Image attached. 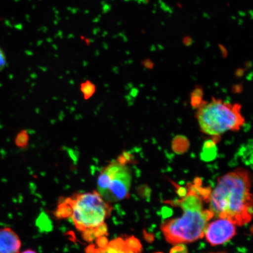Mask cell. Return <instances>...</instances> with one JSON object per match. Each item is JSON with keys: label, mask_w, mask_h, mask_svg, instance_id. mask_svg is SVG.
Instances as JSON below:
<instances>
[{"label": "cell", "mask_w": 253, "mask_h": 253, "mask_svg": "<svg viewBox=\"0 0 253 253\" xmlns=\"http://www.w3.org/2000/svg\"><path fill=\"white\" fill-rule=\"evenodd\" d=\"M132 176L125 164L113 161L103 168L97 179V192L109 203L124 200L130 191Z\"/></svg>", "instance_id": "cell-5"}, {"label": "cell", "mask_w": 253, "mask_h": 253, "mask_svg": "<svg viewBox=\"0 0 253 253\" xmlns=\"http://www.w3.org/2000/svg\"><path fill=\"white\" fill-rule=\"evenodd\" d=\"M236 234L235 224L228 220L219 219L208 223L204 236L211 246L224 244L232 239Z\"/></svg>", "instance_id": "cell-6"}, {"label": "cell", "mask_w": 253, "mask_h": 253, "mask_svg": "<svg viewBox=\"0 0 253 253\" xmlns=\"http://www.w3.org/2000/svg\"><path fill=\"white\" fill-rule=\"evenodd\" d=\"M96 90V86L90 81H85L81 84V91L85 100L90 99Z\"/></svg>", "instance_id": "cell-8"}, {"label": "cell", "mask_w": 253, "mask_h": 253, "mask_svg": "<svg viewBox=\"0 0 253 253\" xmlns=\"http://www.w3.org/2000/svg\"><path fill=\"white\" fill-rule=\"evenodd\" d=\"M21 253H37L34 251H32V250H27V251H25Z\"/></svg>", "instance_id": "cell-12"}, {"label": "cell", "mask_w": 253, "mask_h": 253, "mask_svg": "<svg viewBox=\"0 0 253 253\" xmlns=\"http://www.w3.org/2000/svg\"><path fill=\"white\" fill-rule=\"evenodd\" d=\"M211 189L202 186L201 180L189 184L188 192L178 201L183 212L181 217L168 220L161 225L167 241L173 245L186 244L204 237L209 221L214 217L210 209L204 208L209 202Z\"/></svg>", "instance_id": "cell-2"}, {"label": "cell", "mask_w": 253, "mask_h": 253, "mask_svg": "<svg viewBox=\"0 0 253 253\" xmlns=\"http://www.w3.org/2000/svg\"><path fill=\"white\" fill-rule=\"evenodd\" d=\"M251 189L248 170L237 169L224 174L211 192L209 209L218 219L228 220L236 226L245 225L253 216Z\"/></svg>", "instance_id": "cell-1"}, {"label": "cell", "mask_w": 253, "mask_h": 253, "mask_svg": "<svg viewBox=\"0 0 253 253\" xmlns=\"http://www.w3.org/2000/svg\"><path fill=\"white\" fill-rule=\"evenodd\" d=\"M241 110L238 103L213 98L210 102L201 104L197 110L199 128L205 134L215 137L228 131H239L245 123Z\"/></svg>", "instance_id": "cell-4"}, {"label": "cell", "mask_w": 253, "mask_h": 253, "mask_svg": "<svg viewBox=\"0 0 253 253\" xmlns=\"http://www.w3.org/2000/svg\"><path fill=\"white\" fill-rule=\"evenodd\" d=\"M112 207L97 191L79 193L62 201L56 210V216L69 217L88 242L105 235V223Z\"/></svg>", "instance_id": "cell-3"}, {"label": "cell", "mask_w": 253, "mask_h": 253, "mask_svg": "<svg viewBox=\"0 0 253 253\" xmlns=\"http://www.w3.org/2000/svg\"><path fill=\"white\" fill-rule=\"evenodd\" d=\"M30 140V136L28 134L27 131L21 130L19 132L15 138V144L16 146L18 148H26L28 145V142Z\"/></svg>", "instance_id": "cell-10"}, {"label": "cell", "mask_w": 253, "mask_h": 253, "mask_svg": "<svg viewBox=\"0 0 253 253\" xmlns=\"http://www.w3.org/2000/svg\"><path fill=\"white\" fill-rule=\"evenodd\" d=\"M6 65H7V58L4 50L0 47V72L5 68Z\"/></svg>", "instance_id": "cell-11"}, {"label": "cell", "mask_w": 253, "mask_h": 253, "mask_svg": "<svg viewBox=\"0 0 253 253\" xmlns=\"http://www.w3.org/2000/svg\"></svg>", "instance_id": "cell-13"}, {"label": "cell", "mask_w": 253, "mask_h": 253, "mask_svg": "<svg viewBox=\"0 0 253 253\" xmlns=\"http://www.w3.org/2000/svg\"><path fill=\"white\" fill-rule=\"evenodd\" d=\"M21 242L14 231L9 227L0 229V253H20Z\"/></svg>", "instance_id": "cell-7"}, {"label": "cell", "mask_w": 253, "mask_h": 253, "mask_svg": "<svg viewBox=\"0 0 253 253\" xmlns=\"http://www.w3.org/2000/svg\"><path fill=\"white\" fill-rule=\"evenodd\" d=\"M216 145L215 142L211 141L206 142L203 153H202V158L206 161L212 160L216 156Z\"/></svg>", "instance_id": "cell-9"}]
</instances>
